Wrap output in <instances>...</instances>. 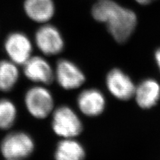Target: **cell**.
Listing matches in <instances>:
<instances>
[{
	"label": "cell",
	"mask_w": 160,
	"mask_h": 160,
	"mask_svg": "<svg viewBox=\"0 0 160 160\" xmlns=\"http://www.w3.org/2000/svg\"><path fill=\"white\" fill-rule=\"evenodd\" d=\"M19 72L17 65L12 61L0 62V91L11 90L18 81Z\"/></svg>",
	"instance_id": "obj_14"
},
{
	"label": "cell",
	"mask_w": 160,
	"mask_h": 160,
	"mask_svg": "<svg viewBox=\"0 0 160 160\" xmlns=\"http://www.w3.org/2000/svg\"><path fill=\"white\" fill-rule=\"evenodd\" d=\"M23 66L25 76L30 81L49 85L55 79L54 71L52 66L42 57L32 56Z\"/></svg>",
	"instance_id": "obj_9"
},
{
	"label": "cell",
	"mask_w": 160,
	"mask_h": 160,
	"mask_svg": "<svg viewBox=\"0 0 160 160\" xmlns=\"http://www.w3.org/2000/svg\"><path fill=\"white\" fill-rule=\"evenodd\" d=\"M155 58H156V61L160 70V48L158 49L156 52V53H155Z\"/></svg>",
	"instance_id": "obj_16"
},
{
	"label": "cell",
	"mask_w": 160,
	"mask_h": 160,
	"mask_svg": "<svg viewBox=\"0 0 160 160\" xmlns=\"http://www.w3.org/2000/svg\"><path fill=\"white\" fill-rule=\"evenodd\" d=\"M24 11L33 21L38 23L48 22L53 16L55 6L52 0H26Z\"/></svg>",
	"instance_id": "obj_12"
},
{
	"label": "cell",
	"mask_w": 160,
	"mask_h": 160,
	"mask_svg": "<svg viewBox=\"0 0 160 160\" xmlns=\"http://www.w3.org/2000/svg\"><path fill=\"white\" fill-rule=\"evenodd\" d=\"M36 46L43 53L54 56L62 52L64 42L59 30L52 25H45L39 28L36 33Z\"/></svg>",
	"instance_id": "obj_8"
},
{
	"label": "cell",
	"mask_w": 160,
	"mask_h": 160,
	"mask_svg": "<svg viewBox=\"0 0 160 160\" xmlns=\"http://www.w3.org/2000/svg\"><path fill=\"white\" fill-rule=\"evenodd\" d=\"M52 127L56 135L66 138H74L82 133L83 125L77 113L69 106H62L53 113Z\"/></svg>",
	"instance_id": "obj_3"
},
{
	"label": "cell",
	"mask_w": 160,
	"mask_h": 160,
	"mask_svg": "<svg viewBox=\"0 0 160 160\" xmlns=\"http://www.w3.org/2000/svg\"><path fill=\"white\" fill-rule=\"evenodd\" d=\"M133 97L141 108H151L156 106L160 98V85L155 79H145L136 88Z\"/></svg>",
	"instance_id": "obj_11"
},
{
	"label": "cell",
	"mask_w": 160,
	"mask_h": 160,
	"mask_svg": "<svg viewBox=\"0 0 160 160\" xmlns=\"http://www.w3.org/2000/svg\"><path fill=\"white\" fill-rule=\"evenodd\" d=\"M35 143L29 135L23 132H15L3 138L0 151L6 160H22L33 153Z\"/></svg>",
	"instance_id": "obj_2"
},
{
	"label": "cell",
	"mask_w": 160,
	"mask_h": 160,
	"mask_svg": "<svg viewBox=\"0 0 160 160\" xmlns=\"http://www.w3.org/2000/svg\"><path fill=\"white\" fill-rule=\"evenodd\" d=\"M54 74L59 86L67 90L77 89L86 81V77L82 70L68 59L59 60Z\"/></svg>",
	"instance_id": "obj_6"
},
{
	"label": "cell",
	"mask_w": 160,
	"mask_h": 160,
	"mask_svg": "<svg viewBox=\"0 0 160 160\" xmlns=\"http://www.w3.org/2000/svg\"><path fill=\"white\" fill-rule=\"evenodd\" d=\"M93 18L106 25L110 34L119 43L126 42L137 25V16L132 10L113 0H99L92 9Z\"/></svg>",
	"instance_id": "obj_1"
},
{
	"label": "cell",
	"mask_w": 160,
	"mask_h": 160,
	"mask_svg": "<svg viewBox=\"0 0 160 160\" xmlns=\"http://www.w3.org/2000/svg\"><path fill=\"white\" fill-rule=\"evenodd\" d=\"M17 108L7 99H0V129L6 130L12 127L17 118Z\"/></svg>",
	"instance_id": "obj_15"
},
{
	"label": "cell",
	"mask_w": 160,
	"mask_h": 160,
	"mask_svg": "<svg viewBox=\"0 0 160 160\" xmlns=\"http://www.w3.org/2000/svg\"><path fill=\"white\" fill-rule=\"evenodd\" d=\"M106 82L109 92L118 99L127 101L134 96L136 86L121 69H112L107 75Z\"/></svg>",
	"instance_id": "obj_7"
},
{
	"label": "cell",
	"mask_w": 160,
	"mask_h": 160,
	"mask_svg": "<svg viewBox=\"0 0 160 160\" xmlns=\"http://www.w3.org/2000/svg\"><path fill=\"white\" fill-rule=\"evenodd\" d=\"M86 152L82 145L74 138H66L57 145L54 158L56 160H84Z\"/></svg>",
	"instance_id": "obj_13"
},
{
	"label": "cell",
	"mask_w": 160,
	"mask_h": 160,
	"mask_svg": "<svg viewBox=\"0 0 160 160\" xmlns=\"http://www.w3.org/2000/svg\"><path fill=\"white\" fill-rule=\"evenodd\" d=\"M79 109L85 116L96 117L101 115L106 108L104 95L97 89H88L79 94L77 99Z\"/></svg>",
	"instance_id": "obj_10"
},
{
	"label": "cell",
	"mask_w": 160,
	"mask_h": 160,
	"mask_svg": "<svg viewBox=\"0 0 160 160\" xmlns=\"http://www.w3.org/2000/svg\"><path fill=\"white\" fill-rule=\"evenodd\" d=\"M4 48L10 61L16 65H23L32 57L31 41L21 32L10 33L5 41Z\"/></svg>",
	"instance_id": "obj_5"
},
{
	"label": "cell",
	"mask_w": 160,
	"mask_h": 160,
	"mask_svg": "<svg viewBox=\"0 0 160 160\" xmlns=\"http://www.w3.org/2000/svg\"><path fill=\"white\" fill-rule=\"evenodd\" d=\"M136 1L139 4L146 5V4L151 3L152 1H153V0H136Z\"/></svg>",
	"instance_id": "obj_17"
},
{
	"label": "cell",
	"mask_w": 160,
	"mask_h": 160,
	"mask_svg": "<svg viewBox=\"0 0 160 160\" xmlns=\"http://www.w3.org/2000/svg\"><path fill=\"white\" fill-rule=\"evenodd\" d=\"M26 109L36 119H44L52 113L54 106L52 94L43 86L29 88L24 97Z\"/></svg>",
	"instance_id": "obj_4"
}]
</instances>
